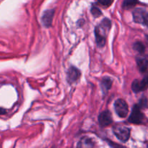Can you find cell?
<instances>
[{
    "label": "cell",
    "instance_id": "cell-19",
    "mask_svg": "<svg viewBox=\"0 0 148 148\" xmlns=\"http://www.w3.org/2000/svg\"><path fill=\"white\" fill-rule=\"evenodd\" d=\"M146 38H147V42H148V35L147 36H146Z\"/></svg>",
    "mask_w": 148,
    "mask_h": 148
},
{
    "label": "cell",
    "instance_id": "cell-20",
    "mask_svg": "<svg viewBox=\"0 0 148 148\" xmlns=\"http://www.w3.org/2000/svg\"><path fill=\"white\" fill-rule=\"evenodd\" d=\"M52 148H55V147H52Z\"/></svg>",
    "mask_w": 148,
    "mask_h": 148
},
{
    "label": "cell",
    "instance_id": "cell-18",
    "mask_svg": "<svg viewBox=\"0 0 148 148\" xmlns=\"http://www.w3.org/2000/svg\"><path fill=\"white\" fill-rule=\"evenodd\" d=\"M110 144H111V145L114 148H124V147H122V146H120L118 144H116V143H110Z\"/></svg>",
    "mask_w": 148,
    "mask_h": 148
},
{
    "label": "cell",
    "instance_id": "cell-17",
    "mask_svg": "<svg viewBox=\"0 0 148 148\" xmlns=\"http://www.w3.org/2000/svg\"><path fill=\"white\" fill-rule=\"evenodd\" d=\"M113 1H99L98 2V4H100V5L102 7H103V8H107V7H110Z\"/></svg>",
    "mask_w": 148,
    "mask_h": 148
},
{
    "label": "cell",
    "instance_id": "cell-7",
    "mask_svg": "<svg viewBox=\"0 0 148 148\" xmlns=\"http://www.w3.org/2000/svg\"><path fill=\"white\" fill-rule=\"evenodd\" d=\"M98 121L101 126L105 127L112 124V116L109 111H104L101 113L98 116Z\"/></svg>",
    "mask_w": 148,
    "mask_h": 148
},
{
    "label": "cell",
    "instance_id": "cell-14",
    "mask_svg": "<svg viewBox=\"0 0 148 148\" xmlns=\"http://www.w3.org/2000/svg\"><path fill=\"white\" fill-rule=\"evenodd\" d=\"M91 13L95 17H98L102 15V12H101V10L98 8V7H96L95 5H92V8H91Z\"/></svg>",
    "mask_w": 148,
    "mask_h": 148
},
{
    "label": "cell",
    "instance_id": "cell-1",
    "mask_svg": "<svg viewBox=\"0 0 148 148\" xmlns=\"http://www.w3.org/2000/svg\"><path fill=\"white\" fill-rule=\"evenodd\" d=\"M111 23L108 18H105L102 20L100 25L95 27V36L96 40L97 46L99 48H103L106 44L107 33L110 30Z\"/></svg>",
    "mask_w": 148,
    "mask_h": 148
},
{
    "label": "cell",
    "instance_id": "cell-16",
    "mask_svg": "<svg viewBox=\"0 0 148 148\" xmlns=\"http://www.w3.org/2000/svg\"><path fill=\"white\" fill-rule=\"evenodd\" d=\"M139 106L140 107V108H145L147 107V100L145 97H143L142 98V99L140 101V103L138 104Z\"/></svg>",
    "mask_w": 148,
    "mask_h": 148
},
{
    "label": "cell",
    "instance_id": "cell-2",
    "mask_svg": "<svg viewBox=\"0 0 148 148\" xmlns=\"http://www.w3.org/2000/svg\"><path fill=\"white\" fill-rule=\"evenodd\" d=\"M114 134L116 137L121 141L122 143H126L129 140L130 137V130L127 127L124 125H119L115 126L113 129Z\"/></svg>",
    "mask_w": 148,
    "mask_h": 148
},
{
    "label": "cell",
    "instance_id": "cell-12",
    "mask_svg": "<svg viewBox=\"0 0 148 148\" xmlns=\"http://www.w3.org/2000/svg\"><path fill=\"white\" fill-rule=\"evenodd\" d=\"M112 79H111V78L108 77H103V79L101 81V86L104 93H106V92L111 89V86H112Z\"/></svg>",
    "mask_w": 148,
    "mask_h": 148
},
{
    "label": "cell",
    "instance_id": "cell-3",
    "mask_svg": "<svg viewBox=\"0 0 148 148\" xmlns=\"http://www.w3.org/2000/svg\"><path fill=\"white\" fill-rule=\"evenodd\" d=\"M115 111L117 115L121 118H126L129 114V106L124 100L117 99L114 103Z\"/></svg>",
    "mask_w": 148,
    "mask_h": 148
},
{
    "label": "cell",
    "instance_id": "cell-13",
    "mask_svg": "<svg viewBox=\"0 0 148 148\" xmlns=\"http://www.w3.org/2000/svg\"><path fill=\"white\" fill-rule=\"evenodd\" d=\"M133 48H134V50L137 51V52H139L141 54H143L145 51V47L144 44L140 41H137L136 43H134V45H133Z\"/></svg>",
    "mask_w": 148,
    "mask_h": 148
},
{
    "label": "cell",
    "instance_id": "cell-4",
    "mask_svg": "<svg viewBox=\"0 0 148 148\" xmlns=\"http://www.w3.org/2000/svg\"><path fill=\"white\" fill-rule=\"evenodd\" d=\"M143 120H144V114L142 113L141 108L138 104L135 105L128 119L129 122L134 124H140L143 123Z\"/></svg>",
    "mask_w": 148,
    "mask_h": 148
},
{
    "label": "cell",
    "instance_id": "cell-11",
    "mask_svg": "<svg viewBox=\"0 0 148 148\" xmlns=\"http://www.w3.org/2000/svg\"><path fill=\"white\" fill-rule=\"evenodd\" d=\"M94 143L90 138L84 137L78 143L77 148H93Z\"/></svg>",
    "mask_w": 148,
    "mask_h": 148
},
{
    "label": "cell",
    "instance_id": "cell-15",
    "mask_svg": "<svg viewBox=\"0 0 148 148\" xmlns=\"http://www.w3.org/2000/svg\"><path fill=\"white\" fill-rule=\"evenodd\" d=\"M137 1H124V3H123V7L124 9H131L132 7H134L136 4H137Z\"/></svg>",
    "mask_w": 148,
    "mask_h": 148
},
{
    "label": "cell",
    "instance_id": "cell-9",
    "mask_svg": "<svg viewBox=\"0 0 148 148\" xmlns=\"http://www.w3.org/2000/svg\"><path fill=\"white\" fill-rule=\"evenodd\" d=\"M53 15H54V10H48L43 12L41 20L43 24L46 27H49L51 26Z\"/></svg>",
    "mask_w": 148,
    "mask_h": 148
},
{
    "label": "cell",
    "instance_id": "cell-10",
    "mask_svg": "<svg viewBox=\"0 0 148 148\" xmlns=\"http://www.w3.org/2000/svg\"><path fill=\"white\" fill-rule=\"evenodd\" d=\"M137 64L139 68V70L144 73L148 69V56H139L137 57Z\"/></svg>",
    "mask_w": 148,
    "mask_h": 148
},
{
    "label": "cell",
    "instance_id": "cell-5",
    "mask_svg": "<svg viewBox=\"0 0 148 148\" xmlns=\"http://www.w3.org/2000/svg\"><path fill=\"white\" fill-rule=\"evenodd\" d=\"M133 17L134 22L145 25L148 27V12L145 10L141 8L134 10L133 12Z\"/></svg>",
    "mask_w": 148,
    "mask_h": 148
},
{
    "label": "cell",
    "instance_id": "cell-6",
    "mask_svg": "<svg viewBox=\"0 0 148 148\" xmlns=\"http://www.w3.org/2000/svg\"><path fill=\"white\" fill-rule=\"evenodd\" d=\"M148 88V77H145L141 80L135 79L132 84V89L135 93L145 90Z\"/></svg>",
    "mask_w": 148,
    "mask_h": 148
},
{
    "label": "cell",
    "instance_id": "cell-8",
    "mask_svg": "<svg viewBox=\"0 0 148 148\" xmlns=\"http://www.w3.org/2000/svg\"><path fill=\"white\" fill-rule=\"evenodd\" d=\"M81 72L79 69L75 66H71L68 70L67 80L69 83H73L80 77Z\"/></svg>",
    "mask_w": 148,
    "mask_h": 148
}]
</instances>
